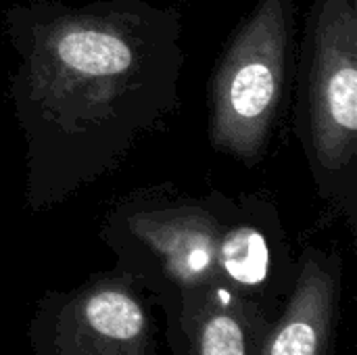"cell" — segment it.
Returning <instances> with one entry per match:
<instances>
[{
  "label": "cell",
  "mask_w": 357,
  "mask_h": 355,
  "mask_svg": "<svg viewBox=\"0 0 357 355\" xmlns=\"http://www.w3.org/2000/svg\"><path fill=\"white\" fill-rule=\"evenodd\" d=\"M23 201L61 207L115 174L180 109L182 15L149 0H15L2 13Z\"/></svg>",
  "instance_id": "cell-1"
},
{
  "label": "cell",
  "mask_w": 357,
  "mask_h": 355,
  "mask_svg": "<svg viewBox=\"0 0 357 355\" xmlns=\"http://www.w3.org/2000/svg\"><path fill=\"white\" fill-rule=\"evenodd\" d=\"M257 197L259 190L228 195L220 188L195 195L174 182L140 186L111 201L98 239L113 251L115 268L165 310L218 285L230 243Z\"/></svg>",
  "instance_id": "cell-2"
},
{
  "label": "cell",
  "mask_w": 357,
  "mask_h": 355,
  "mask_svg": "<svg viewBox=\"0 0 357 355\" xmlns=\"http://www.w3.org/2000/svg\"><path fill=\"white\" fill-rule=\"evenodd\" d=\"M293 88V130L318 197L356 232L357 0H312Z\"/></svg>",
  "instance_id": "cell-3"
},
{
  "label": "cell",
  "mask_w": 357,
  "mask_h": 355,
  "mask_svg": "<svg viewBox=\"0 0 357 355\" xmlns=\"http://www.w3.org/2000/svg\"><path fill=\"white\" fill-rule=\"evenodd\" d=\"M297 0H257L209 80V144L234 161H264L295 77Z\"/></svg>",
  "instance_id": "cell-4"
},
{
  "label": "cell",
  "mask_w": 357,
  "mask_h": 355,
  "mask_svg": "<svg viewBox=\"0 0 357 355\" xmlns=\"http://www.w3.org/2000/svg\"><path fill=\"white\" fill-rule=\"evenodd\" d=\"M149 293L126 272H96L69 291H46L33 308V355H163Z\"/></svg>",
  "instance_id": "cell-5"
},
{
  "label": "cell",
  "mask_w": 357,
  "mask_h": 355,
  "mask_svg": "<svg viewBox=\"0 0 357 355\" xmlns=\"http://www.w3.org/2000/svg\"><path fill=\"white\" fill-rule=\"evenodd\" d=\"M343 295V255L305 245L297 255L295 282L266 331L259 355H335Z\"/></svg>",
  "instance_id": "cell-6"
},
{
  "label": "cell",
  "mask_w": 357,
  "mask_h": 355,
  "mask_svg": "<svg viewBox=\"0 0 357 355\" xmlns=\"http://www.w3.org/2000/svg\"><path fill=\"white\" fill-rule=\"evenodd\" d=\"M172 355H259L272 322L255 303L209 285L161 310Z\"/></svg>",
  "instance_id": "cell-7"
}]
</instances>
